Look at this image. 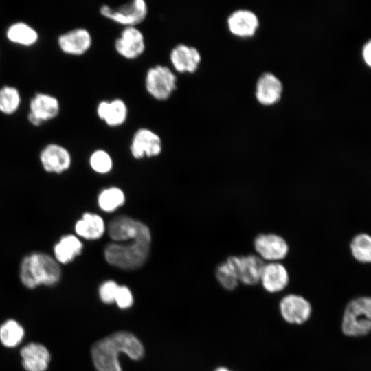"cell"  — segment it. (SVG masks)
I'll return each instance as SVG.
<instances>
[{
  "instance_id": "obj_17",
  "label": "cell",
  "mask_w": 371,
  "mask_h": 371,
  "mask_svg": "<svg viewBox=\"0 0 371 371\" xmlns=\"http://www.w3.org/2000/svg\"><path fill=\"white\" fill-rule=\"evenodd\" d=\"M95 112L98 117L111 128L124 125L128 116V105L120 98L100 101L96 106Z\"/></svg>"
},
{
  "instance_id": "obj_29",
  "label": "cell",
  "mask_w": 371,
  "mask_h": 371,
  "mask_svg": "<svg viewBox=\"0 0 371 371\" xmlns=\"http://www.w3.org/2000/svg\"><path fill=\"white\" fill-rule=\"evenodd\" d=\"M91 168L99 173H106L112 168V159L110 155L104 150L94 151L90 157Z\"/></svg>"
},
{
  "instance_id": "obj_14",
  "label": "cell",
  "mask_w": 371,
  "mask_h": 371,
  "mask_svg": "<svg viewBox=\"0 0 371 371\" xmlns=\"http://www.w3.org/2000/svg\"><path fill=\"white\" fill-rule=\"evenodd\" d=\"M38 159L43 170L49 173L60 174L69 169L71 164L68 149L56 142H49L43 146Z\"/></svg>"
},
{
  "instance_id": "obj_19",
  "label": "cell",
  "mask_w": 371,
  "mask_h": 371,
  "mask_svg": "<svg viewBox=\"0 0 371 371\" xmlns=\"http://www.w3.org/2000/svg\"><path fill=\"white\" fill-rule=\"evenodd\" d=\"M289 273L286 267L280 262L265 264L260 283L269 293H276L284 290L289 283Z\"/></svg>"
},
{
  "instance_id": "obj_12",
  "label": "cell",
  "mask_w": 371,
  "mask_h": 371,
  "mask_svg": "<svg viewBox=\"0 0 371 371\" xmlns=\"http://www.w3.org/2000/svg\"><path fill=\"white\" fill-rule=\"evenodd\" d=\"M227 260L234 267L239 282L247 286L260 283L265 263L258 255L229 256Z\"/></svg>"
},
{
  "instance_id": "obj_28",
  "label": "cell",
  "mask_w": 371,
  "mask_h": 371,
  "mask_svg": "<svg viewBox=\"0 0 371 371\" xmlns=\"http://www.w3.org/2000/svg\"><path fill=\"white\" fill-rule=\"evenodd\" d=\"M124 202V195L117 188L104 190L99 195L98 204L105 212H112L121 206Z\"/></svg>"
},
{
  "instance_id": "obj_20",
  "label": "cell",
  "mask_w": 371,
  "mask_h": 371,
  "mask_svg": "<svg viewBox=\"0 0 371 371\" xmlns=\"http://www.w3.org/2000/svg\"><path fill=\"white\" fill-rule=\"evenodd\" d=\"M282 92V82L272 73H264L258 78L256 87V96L261 104L269 105L276 103L280 100Z\"/></svg>"
},
{
  "instance_id": "obj_25",
  "label": "cell",
  "mask_w": 371,
  "mask_h": 371,
  "mask_svg": "<svg viewBox=\"0 0 371 371\" xmlns=\"http://www.w3.org/2000/svg\"><path fill=\"white\" fill-rule=\"evenodd\" d=\"M25 329L16 320L9 319L0 325V342L6 348L18 346L23 340Z\"/></svg>"
},
{
  "instance_id": "obj_26",
  "label": "cell",
  "mask_w": 371,
  "mask_h": 371,
  "mask_svg": "<svg viewBox=\"0 0 371 371\" xmlns=\"http://www.w3.org/2000/svg\"><path fill=\"white\" fill-rule=\"evenodd\" d=\"M350 249L355 260L361 263H371V236L361 233L351 240Z\"/></svg>"
},
{
  "instance_id": "obj_30",
  "label": "cell",
  "mask_w": 371,
  "mask_h": 371,
  "mask_svg": "<svg viewBox=\"0 0 371 371\" xmlns=\"http://www.w3.org/2000/svg\"><path fill=\"white\" fill-rule=\"evenodd\" d=\"M118 287L119 285L113 280H107L103 282L99 289L100 300L105 304L115 302Z\"/></svg>"
},
{
  "instance_id": "obj_24",
  "label": "cell",
  "mask_w": 371,
  "mask_h": 371,
  "mask_svg": "<svg viewBox=\"0 0 371 371\" xmlns=\"http://www.w3.org/2000/svg\"><path fill=\"white\" fill-rule=\"evenodd\" d=\"M105 229L103 219L98 215L91 213H85L82 218L75 225L76 233L89 240H95L100 238Z\"/></svg>"
},
{
  "instance_id": "obj_16",
  "label": "cell",
  "mask_w": 371,
  "mask_h": 371,
  "mask_svg": "<svg viewBox=\"0 0 371 371\" xmlns=\"http://www.w3.org/2000/svg\"><path fill=\"white\" fill-rule=\"evenodd\" d=\"M169 60L175 73L192 74L198 69L201 56L196 47L178 43L170 49Z\"/></svg>"
},
{
  "instance_id": "obj_11",
  "label": "cell",
  "mask_w": 371,
  "mask_h": 371,
  "mask_svg": "<svg viewBox=\"0 0 371 371\" xmlns=\"http://www.w3.org/2000/svg\"><path fill=\"white\" fill-rule=\"evenodd\" d=\"M3 36L10 45L22 49H31L41 41L38 29L24 20H14L9 23L3 30Z\"/></svg>"
},
{
  "instance_id": "obj_21",
  "label": "cell",
  "mask_w": 371,
  "mask_h": 371,
  "mask_svg": "<svg viewBox=\"0 0 371 371\" xmlns=\"http://www.w3.org/2000/svg\"><path fill=\"white\" fill-rule=\"evenodd\" d=\"M257 16L247 10H238L232 12L227 19L230 32L238 36H252L258 27Z\"/></svg>"
},
{
  "instance_id": "obj_7",
  "label": "cell",
  "mask_w": 371,
  "mask_h": 371,
  "mask_svg": "<svg viewBox=\"0 0 371 371\" xmlns=\"http://www.w3.org/2000/svg\"><path fill=\"white\" fill-rule=\"evenodd\" d=\"M99 13L123 27H137L147 18L148 5L144 0H133L115 8L104 4L100 7Z\"/></svg>"
},
{
  "instance_id": "obj_22",
  "label": "cell",
  "mask_w": 371,
  "mask_h": 371,
  "mask_svg": "<svg viewBox=\"0 0 371 371\" xmlns=\"http://www.w3.org/2000/svg\"><path fill=\"white\" fill-rule=\"evenodd\" d=\"M23 95L20 89L12 84H0V114L5 117H12L18 114L23 108Z\"/></svg>"
},
{
  "instance_id": "obj_31",
  "label": "cell",
  "mask_w": 371,
  "mask_h": 371,
  "mask_svg": "<svg viewBox=\"0 0 371 371\" xmlns=\"http://www.w3.org/2000/svg\"><path fill=\"white\" fill-rule=\"evenodd\" d=\"M115 302L120 308H130L133 303V297L131 290L126 286H119Z\"/></svg>"
},
{
  "instance_id": "obj_18",
  "label": "cell",
  "mask_w": 371,
  "mask_h": 371,
  "mask_svg": "<svg viewBox=\"0 0 371 371\" xmlns=\"http://www.w3.org/2000/svg\"><path fill=\"white\" fill-rule=\"evenodd\" d=\"M21 364L25 371H46L51 361V355L45 346L30 342L20 350Z\"/></svg>"
},
{
  "instance_id": "obj_4",
  "label": "cell",
  "mask_w": 371,
  "mask_h": 371,
  "mask_svg": "<svg viewBox=\"0 0 371 371\" xmlns=\"http://www.w3.org/2000/svg\"><path fill=\"white\" fill-rule=\"evenodd\" d=\"M23 108L27 123L40 128L56 120L62 112V103L59 97L45 91H36L30 95H23Z\"/></svg>"
},
{
  "instance_id": "obj_6",
  "label": "cell",
  "mask_w": 371,
  "mask_h": 371,
  "mask_svg": "<svg viewBox=\"0 0 371 371\" xmlns=\"http://www.w3.org/2000/svg\"><path fill=\"white\" fill-rule=\"evenodd\" d=\"M176 73L170 67L157 64L150 67L144 76V87L154 100L164 102L170 99L177 89Z\"/></svg>"
},
{
  "instance_id": "obj_23",
  "label": "cell",
  "mask_w": 371,
  "mask_h": 371,
  "mask_svg": "<svg viewBox=\"0 0 371 371\" xmlns=\"http://www.w3.org/2000/svg\"><path fill=\"white\" fill-rule=\"evenodd\" d=\"M82 249L81 241L74 235L63 236L54 247V258L59 264H67L78 256Z\"/></svg>"
},
{
  "instance_id": "obj_32",
  "label": "cell",
  "mask_w": 371,
  "mask_h": 371,
  "mask_svg": "<svg viewBox=\"0 0 371 371\" xmlns=\"http://www.w3.org/2000/svg\"><path fill=\"white\" fill-rule=\"evenodd\" d=\"M362 57L364 63L371 68V39L364 44L362 48Z\"/></svg>"
},
{
  "instance_id": "obj_2",
  "label": "cell",
  "mask_w": 371,
  "mask_h": 371,
  "mask_svg": "<svg viewBox=\"0 0 371 371\" xmlns=\"http://www.w3.org/2000/svg\"><path fill=\"white\" fill-rule=\"evenodd\" d=\"M139 360L144 353L139 339L129 332L114 333L98 341L91 349L93 363L98 371H122L120 354Z\"/></svg>"
},
{
  "instance_id": "obj_8",
  "label": "cell",
  "mask_w": 371,
  "mask_h": 371,
  "mask_svg": "<svg viewBox=\"0 0 371 371\" xmlns=\"http://www.w3.org/2000/svg\"><path fill=\"white\" fill-rule=\"evenodd\" d=\"M57 49L73 57L86 54L93 45V36L88 29L76 27L60 33L56 38Z\"/></svg>"
},
{
  "instance_id": "obj_10",
  "label": "cell",
  "mask_w": 371,
  "mask_h": 371,
  "mask_svg": "<svg viewBox=\"0 0 371 371\" xmlns=\"http://www.w3.org/2000/svg\"><path fill=\"white\" fill-rule=\"evenodd\" d=\"M113 47L122 58L128 60H136L146 50L144 33L137 27H125L115 39Z\"/></svg>"
},
{
  "instance_id": "obj_3",
  "label": "cell",
  "mask_w": 371,
  "mask_h": 371,
  "mask_svg": "<svg viewBox=\"0 0 371 371\" xmlns=\"http://www.w3.org/2000/svg\"><path fill=\"white\" fill-rule=\"evenodd\" d=\"M60 278V264L46 253H30L23 257L21 262L19 278L23 285L29 289H34L40 286H54Z\"/></svg>"
},
{
  "instance_id": "obj_1",
  "label": "cell",
  "mask_w": 371,
  "mask_h": 371,
  "mask_svg": "<svg viewBox=\"0 0 371 371\" xmlns=\"http://www.w3.org/2000/svg\"><path fill=\"white\" fill-rule=\"evenodd\" d=\"M150 233L142 223L131 220L117 231V243L108 245L104 251L106 261L123 269H135L146 261L150 249Z\"/></svg>"
},
{
  "instance_id": "obj_15",
  "label": "cell",
  "mask_w": 371,
  "mask_h": 371,
  "mask_svg": "<svg viewBox=\"0 0 371 371\" xmlns=\"http://www.w3.org/2000/svg\"><path fill=\"white\" fill-rule=\"evenodd\" d=\"M161 150V139L157 133L146 127L135 131L130 146L131 153L135 159L159 155Z\"/></svg>"
},
{
  "instance_id": "obj_13",
  "label": "cell",
  "mask_w": 371,
  "mask_h": 371,
  "mask_svg": "<svg viewBox=\"0 0 371 371\" xmlns=\"http://www.w3.org/2000/svg\"><path fill=\"white\" fill-rule=\"evenodd\" d=\"M279 311L282 318L288 324L301 325L306 323L312 314L310 302L302 295L290 293L280 301Z\"/></svg>"
},
{
  "instance_id": "obj_27",
  "label": "cell",
  "mask_w": 371,
  "mask_h": 371,
  "mask_svg": "<svg viewBox=\"0 0 371 371\" xmlns=\"http://www.w3.org/2000/svg\"><path fill=\"white\" fill-rule=\"evenodd\" d=\"M215 276L219 284L227 291L234 290L240 283L234 267L227 258L217 265Z\"/></svg>"
},
{
  "instance_id": "obj_5",
  "label": "cell",
  "mask_w": 371,
  "mask_h": 371,
  "mask_svg": "<svg viewBox=\"0 0 371 371\" xmlns=\"http://www.w3.org/2000/svg\"><path fill=\"white\" fill-rule=\"evenodd\" d=\"M341 330L345 335L350 337L364 336L371 331V297H357L347 304L342 317Z\"/></svg>"
},
{
  "instance_id": "obj_9",
  "label": "cell",
  "mask_w": 371,
  "mask_h": 371,
  "mask_svg": "<svg viewBox=\"0 0 371 371\" xmlns=\"http://www.w3.org/2000/svg\"><path fill=\"white\" fill-rule=\"evenodd\" d=\"M254 248L264 261L280 262L289 254V245L286 239L276 233H260L254 239Z\"/></svg>"
},
{
  "instance_id": "obj_33",
  "label": "cell",
  "mask_w": 371,
  "mask_h": 371,
  "mask_svg": "<svg viewBox=\"0 0 371 371\" xmlns=\"http://www.w3.org/2000/svg\"><path fill=\"white\" fill-rule=\"evenodd\" d=\"M214 371H233L225 366H219L216 368Z\"/></svg>"
}]
</instances>
